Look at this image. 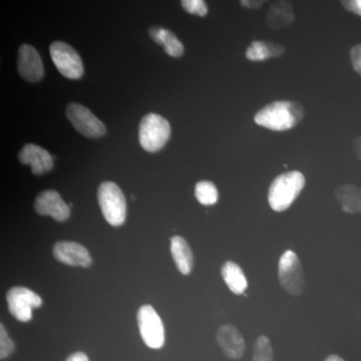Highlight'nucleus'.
Masks as SVG:
<instances>
[{
    "label": "nucleus",
    "instance_id": "nucleus-29",
    "mask_svg": "<svg viewBox=\"0 0 361 361\" xmlns=\"http://www.w3.org/2000/svg\"><path fill=\"white\" fill-rule=\"evenodd\" d=\"M325 361H345L338 355H330Z\"/></svg>",
    "mask_w": 361,
    "mask_h": 361
},
{
    "label": "nucleus",
    "instance_id": "nucleus-25",
    "mask_svg": "<svg viewBox=\"0 0 361 361\" xmlns=\"http://www.w3.org/2000/svg\"><path fill=\"white\" fill-rule=\"evenodd\" d=\"M342 4L348 11L361 16V0H349L342 1Z\"/></svg>",
    "mask_w": 361,
    "mask_h": 361
},
{
    "label": "nucleus",
    "instance_id": "nucleus-7",
    "mask_svg": "<svg viewBox=\"0 0 361 361\" xmlns=\"http://www.w3.org/2000/svg\"><path fill=\"white\" fill-rule=\"evenodd\" d=\"M49 52L54 66L63 77L78 80L84 75L82 59L70 44L56 42L49 47Z\"/></svg>",
    "mask_w": 361,
    "mask_h": 361
},
{
    "label": "nucleus",
    "instance_id": "nucleus-14",
    "mask_svg": "<svg viewBox=\"0 0 361 361\" xmlns=\"http://www.w3.org/2000/svg\"><path fill=\"white\" fill-rule=\"evenodd\" d=\"M217 341L223 353L232 360H239L245 351V341L236 327L231 324L221 326L217 332Z\"/></svg>",
    "mask_w": 361,
    "mask_h": 361
},
{
    "label": "nucleus",
    "instance_id": "nucleus-18",
    "mask_svg": "<svg viewBox=\"0 0 361 361\" xmlns=\"http://www.w3.org/2000/svg\"><path fill=\"white\" fill-rule=\"evenodd\" d=\"M336 197L341 201L344 212H361V189L360 188L353 185L339 187L336 191Z\"/></svg>",
    "mask_w": 361,
    "mask_h": 361
},
{
    "label": "nucleus",
    "instance_id": "nucleus-17",
    "mask_svg": "<svg viewBox=\"0 0 361 361\" xmlns=\"http://www.w3.org/2000/svg\"><path fill=\"white\" fill-rule=\"evenodd\" d=\"M223 279L227 284L228 288L234 294L241 295L248 288V281L243 270L238 264L233 261H227L221 269Z\"/></svg>",
    "mask_w": 361,
    "mask_h": 361
},
{
    "label": "nucleus",
    "instance_id": "nucleus-19",
    "mask_svg": "<svg viewBox=\"0 0 361 361\" xmlns=\"http://www.w3.org/2000/svg\"><path fill=\"white\" fill-rule=\"evenodd\" d=\"M284 47L279 44H268L264 42H254L247 49L246 58L251 61H264L283 54Z\"/></svg>",
    "mask_w": 361,
    "mask_h": 361
},
{
    "label": "nucleus",
    "instance_id": "nucleus-4",
    "mask_svg": "<svg viewBox=\"0 0 361 361\" xmlns=\"http://www.w3.org/2000/svg\"><path fill=\"white\" fill-rule=\"evenodd\" d=\"M171 135L170 123L165 118L156 114H149L140 123L139 140L142 149L155 153L160 151Z\"/></svg>",
    "mask_w": 361,
    "mask_h": 361
},
{
    "label": "nucleus",
    "instance_id": "nucleus-24",
    "mask_svg": "<svg viewBox=\"0 0 361 361\" xmlns=\"http://www.w3.org/2000/svg\"><path fill=\"white\" fill-rule=\"evenodd\" d=\"M350 58L356 73L361 75V44L355 45L351 49Z\"/></svg>",
    "mask_w": 361,
    "mask_h": 361
},
{
    "label": "nucleus",
    "instance_id": "nucleus-3",
    "mask_svg": "<svg viewBox=\"0 0 361 361\" xmlns=\"http://www.w3.org/2000/svg\"><path fill=\"white\" fill-rule=\"evenodd\" d=\"M104 219L111 226H121L126 220L127 205L122 190L113 182H104L97 192Z\"/></svg>",
    "mask_w": 361,
    "mask_h": 361
},
{
    "label": "nucleus",
    "instance_id": "nucleus-9",
    "mask_svg": "<svg viewBox=\"0 0 361 361\" xmlns=\"http://www.w3.org/2000/svg\"><path fill=\"white\" fill-rule=\"evenodd\" d=\"M7 305L9 312L20 322H30L32 310L42 304V298L25 287H13L7 292Z\"/></svg>",
    "mask_w": 361,
    "mask_h": 361
},
{
    "label": "nucleus",
    "instance_id": "nucleus-1",
    "mask_svg": "<svg viewBox=\"0 0 361 361\" xmlns=\"http://www.w3.org/2000/svg\"><path fill=\"white\" fill-rule=\"evenodd\" d=\"M303 109L297 103L288 101H277L261 109L254 121L260 127L283 132L295 127L303 118Z\"/></svg>",
    "mask_w": 361,
    "mask_h": 361
},
{
    "label": "nucleus",
    "instance_id": "nucleus-6",
    "mask_svg": "<svg viewBox=\"0 0 361 361\" xmlns=\"http://www.w3.org/2000/svg\"><path fill=\"white\" fill-rule=\"evenodd\" d=\"M140 334L149 348L159 349L165 343V329L157 311L151 305H144L137 312Z\"/></svg>",
    "mask_w": 361,
    "mask_h": 361
},
{
    "label": "nucleus",
    "instance_id": "nucleus-15",
    "mask_svg": "<svg viewBox=\"0 0 361 361\" xmlns=\"http://www.w3.org/2000/svg\"><path fill=\"white\" fill-rule=\"evenodd\" d=\"M171 253L178 270L182 274H190L193 267V253L186 240L180 236L173 237L171 239Z\"/></svg>",
    "mask_w": 361,
    "mask_h": 361
},
{
    "label": "nucleus",
    "instance_id": "nucleus-22",
    "mask_svg": "<svg viewBox=\"0 0 361 361\" xmlns=\"http://www.w3.org/2000/svg\"><path fill=\"white\" fill-rule=\"evenodd\" d=\"M180 4L187 13L195 16H205L208 13V7L203 0H183Z\"/></svg>",
    "mask_w": 361,
    "mask_h": 361
},
{
    "label": "nucleus",
    "instance_id": "nucleus-28",
    "mask_svg": "<svg viewBox=\"0 0 361 361\" xmlns=\"http://www.w3.org/2000/svg\"><path fill=\"white\" fill-rule=\"evenodd\" d=\"M355 151L356 156L361 159V137L355 142Z\"/></svg>",
    "mask_w": 361,
    "mask_h": 361
},
{
    "label": "nucleus",
    "instance_id": "nucleus-26",
    "mask_svg": "<svg viewBox=\"0 0 361 361\" xmlns=\"http://www.w3.org/2000/svg\"><path fill=\"white\" fill-rule=\"evenodd\" d=\"M66 361H89L87 356L82 353H75L71 356H68V360Z\"/></svg>",
    "mask_w": 361,
    "mask_h": 361
},
{
    "label": "nucleus",
    "instance_id": "nucleus-10",
    "mask_svg": "<svg viewBox=\"0 0 361 361\" xmlns=\"http://www.w3.org/2000/svg\"><path fill=\"white\" fill-rule=\"evenodd\" d=\"M35 209L39 215L51 216L59 222L68 219L71 215L70 207L54 190L40 193L35 199Z\"/></svg>",
    "mask_w": 361,
    "mask_h": 361
},
{
    "label": "nucleus",
    "instance_id": "nucleus-21",
    "mask_svg": "<svg viewBox=\"0 0 361 361\" xmlns=\"http://www.w3.org/2000/svg\"><path fill=\"white\" fill-rule=\"evenodd\" d=\"M253 361H274L272 345L267 336H259L254 344Z\"/></svg>",
    "mask_w": 361,
    "mask_h": 361
},
{
    "label": "nucleus",
    "instance_id": "nucleus-20",
    "mask_svg": "<svg viewBox=\"0 0 361 361\" xmlns=\"http://www.w3.org/2000/svg\"><path fill=\"white\" fill-rule=\"evenodd\" d=\"M195 196L202 205L210 206L217 203L219 194L217 188L210 180H201L195 187Z\"/></svg>",
    "mask_w": 361,
    "mask_h": 361
},
{
    "label": "nucleus",
    "instance_id": "nucleus-5",
    "mask_svg": "<svg viewBox=\"0 0 361 361\" xmlns=\"http://www.w3.org/2000/svg\"><path fill=\"white\" fill-rule=\"evenodd\" d=\"M278 276L282 287L291 295H300L304 290L305 279L302 265L295 252L285 251L278 265Z\"/></svg>",
    "mask_w": 361,
    "mask_h": 361
},
{
    "label": "nucleus",
    "instance_id": "nucleus-8",
    "mask_svg": "<svg viewBox=\"0 0 361 361\" xmlns=\"http://www.w3.org/2000/svg\"><path fill=\"white\" fill-rule=\"evenodd\" d=\"M66 115L73 127L85 137H99L106 134V129L103 122H101L87 106L71 103L66 108Z\"/></svg>",
    "mask_w": 361,
    "mask_h": 361
},
{
    "label": "nucleus",
    "instance_id": "nucleus-16",
    "mask_svg": "<svg viewBox=\"0 0 361 361\" xmlns=\"http://www.w3.org/2000/svg\"><path fill=\"white\" fill-rule=\"evenodd\" d=\"M149 37L157 44L163 45L165 51L173 58H180L184 54V45L174 33L166 28L154 26L149 30Z\"/></svg>",
    "mask_w": 361,
    "mask_h": 361
},
{
    "label": "nucleus",
    "instance_id": "nucleus-12",
    "mask_svg": "<svg viewBox=\"0 0 361 361\" xmlns=\"http://www.w3.org/2000/svg\"><path fill=\"white\" fill-rule=\"evenodd\" d=\"M18 160L23 165H30L35 175L44 174L54 168L51 154L35 144H26L18 154Z\"/></svg>",
    "mask_w": 361,
    "mask_h": 361
},
{
    "label": "nucleus",
    "instance_id": "nucleus-13",
    "mask_svg": "<svg viewBox=\"0 0 361 361\" xmlns=\"http://www.w3.org/2000/svg\"><path fill=\"white\" fill-rule=\"evenodd\" d=\"M54 255L56 260L66 265L87 267L92 264L89 251L75 242H58L54 247Z\"/></svg>",
    "mask_w": 361,
    "mask_h": 361
},
{
    "label": "nucleus",
    "instance_id": "nucleus-27",
    "mask_svg": "<svg viewBox=\"0 0 361 361\" xmlns=\"http://www.w3.org/2000/svg\"><path fill=\"white\" fill-rule=\"evenodd\" d=\"M242 6L246 7H251V8H257V7L261 6L262 2H256V1H242Z\"/></svg>",
    "mask_w": 361,
    "mask_h": 361
},
{
    "label": "nucleus",
    "instance_id": "nucleus-2",
    "mask_svg": "<svg viewBox=\"0 0 361 361\" xmlns=\"http://www.w3.org/2000/svg\"><path fill=\"white\" fill-rule=\"evenodd\" d=\"M305 186V177L298 171L284 173L273 180L268 192V202L273 210L283 212L296 200Z\"/></svg>",
    "mask_w": 361,
    "mask_h": 361
},
{
    "label": "nucleus",
    "instance_id": "nucleus-23",
    "mask_svg": "<svg viewBox=\"0 0 361 361\" xmlns=\"http://www.w3.org/2000/svg\"><path fill=\"white\" fill-rule=\"evenodd\" d=\"M14 350V344L13 341L8 337L4 324L0 327V357L1 360H6Z\"/></svg>",
    "mask_w": 361,
    "mask_h": 361
},
{
    "label": "nucleus",
    "instance_id": "nucleus-11",
    "mask_svg": "<svg viewBox=\"0 0 361 361\" xmlns=\"http://www.w3.org/2000/svg\"><path fill=\"white\" fill-rule=\"evenodd\" d=\"M18 70L20 77L37 82L44 77V65L39 52L30 44L21 45L18 51Z\"/></svg>",
    "mask_w": 361,
    "mask_h": 361
}]
</instances>
